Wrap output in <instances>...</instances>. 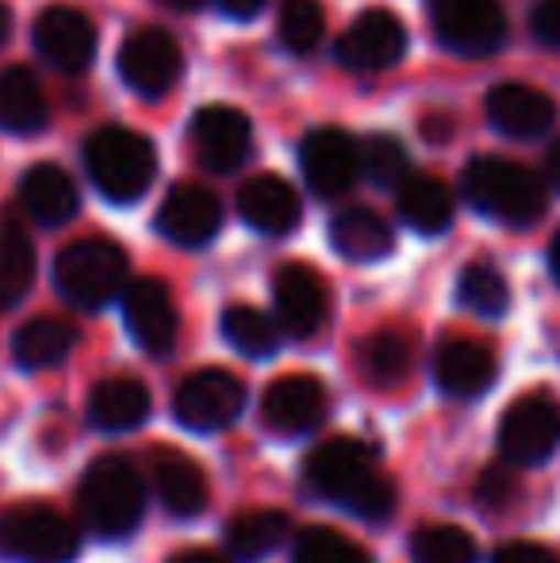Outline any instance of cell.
<instances>
[{"instance_id": "cell-6", "label": "cell", "mask_w": 560, "mask_h": 563, "mask_svg": "<svg viewBox=\"0 0 560 563\" xmlns=\"http://www.w3.org/2000/svg\"><path fill=\"white\" fill-rule=\"evenodd\" d=\"M81 533L74 521L43 503H23L0 514V556L15 563H74Z\"/></svg>"}, {"instance_id": "cell-9", "label": "cell", "mask_w": 560, "mask_h": 563, "mask_svg": "<svg viewBox=\"0 0 560 563\" xmlns=\"http://www.w3.org/2000/svg\"><path fill=\"white\" fill-rule=\"evenodd\" d=\"M246 407V387L227 368H200L180 379L173 395V418L193 433H219L234 426Z\"/></svg>"}, {"instance_id": "cell-16", "label": "cell", "mask_w": 560, "mask_h": 563, "mask_svg": "<svg viewBox=\"0 0 560 563\" xmlns=\"http://www.w3.org/2000/svg\"><path fill=\"white\" fill-rule=\"evenodd\" d=\"M123 322H128L131 338L150 356H165L177 345V303H173L169 288L162 280H154V276H142V280L128 284V291H123Z\"/></svg>"}, {"instance_id": "cell-36", "label": "cell", "mask_w": 560, "mask_h": 563, "mask_svg": "<svg viewBox=\"0 0 560 563\" xmlns=\"http://www.w3.org/2000/svg\"><path fill=\"white\" fill-rule=\"evenodd\" d=\"M415 563H476V541L461 526H422L411 537Z\"/></svg>"}, {"instance_id": "cell-45", "label": "cell", "mask_w": 560, "mask_h": 563, "mask_svg": "<svg viewBox=\"0 0 560 563\" xmlns=\"http://www.w3.org/2000/svg\"><path fill=\"white\" fill-rule=\"evenodd\" d=\"M549 268H553V276L560 280V230L553 234V242H549Z\"/></svg>"}, {"instance_id": "cell-33", "label": "cell", "mask_w": 560, "mask_h": 563, "mask_svg": "<svg viewBox=\"0 0 560 563\" xmlns=\"http://www.w3.org/2000/svg\"><path fill=\"white\" fill-rule=\"evenodd\" d=\"M457 299L480 319H499L510 307V288L492 265H469L457 280Z\"/></svg>"}, {"instance_id": "cell-30", "label": "cell", "mask_w": 560, "mask_h": 563, "mask_svg": "<svg viewBox=\"0 0 560 563\" xmlns=\"http://www.w3.org/2000/svg\"><path fill=\"white\" fill-rule=\"evenodd\" d=\"M358 361L369 384L392 387L411 368V341H407V334H399V330H376V334L361 341Z\"/></svg>"}, {"instance_id": "cell-31", "label": "cell", "mask_w": 560, "mask_h": 563, "mask_svg": "<svg viewBox=\"0 0 560 563\" xmlns=\"http://www.w3.org/2000/svg\"><path fill=\"white\" fill-rule=\"evenodd\" d=\"M35 280V245L23 227L4 223L0 230V307H15Z\"/></svg>"}, {"instance_id": "cell-43", "label": "cell", "mask_w": 560, "mask_h": 563, "mask_svg": "<svg viewBox=\"0 0 560 563\" xmlns=\"http://www.w3.org/2000/svg\"><path fill=\"white\" fill-rule=\"evenodd\" d=\"M546 169H549V180L560 188V139L549 146V157H546Z\"/></svg>"}, {"instance_id": "cell-34", "label": "cell", "mask_w": 560, "mask_h": 563, "mask_svg": "<svg viewBox=\"0 0 560 563\" xmlns=\"http://www.w3.org/2000/svg\"><path fill=\"white\" fill-rule=\"evenodd\" d=\"M277 35L292 54H311L327 35V12L319 0H284L277 15Z\"/></svg>"}, {"instance_id": "cell-42", "label": "cell", "mask_w": 560, "mask_h": 563, "mask_svg": "<svg viewBox=\"0 0 560 563\" xmlns=\"http://www.w3.org/2000/svg\"><path fill=\"white\" fill-rule=\"evenodd\" d=\"M169 563H231V560L219 556V552H211V549H188V552H177Z\"/></svg>"}, {"instance_id": "cell-7", "label": "cell", "mask_w": 560, "mask_h": 563, "mask_svg": "<svg viewBox=\"0 0 560 563\" xmlns=\"http://www.w3.org/2000/svg\"><path fill=\"white\" fill-rule=\"evenodd\" d=\"M503 464L510 467H538L560 445V407L549 391L523 395L507 407L495 433Z\"/></svg>"}, {"instance_id": "cell-8", "label": "cell", "mask_w": 560, "mask_h": 563, "mask_svg": "<svg viewBox=\"0 0 560 563\" xmlns=\"http://www.w3.org/2000/svg\"><path fill=\"white\" fill-rule=\"evenodd\" d=\"M433 35L461 58H492L507 43V12L499 0H426Z\"/></svg>"}, {"instance_id": "cell-27", "label": "cell", "mask_w": 560, "mask_h": 563, "mask_svg": "<svg viewBox=\"0 0 560 563\" xmlns=\"http://www.w3.org/2000/svg\"><path fill=\"white\" fill-rule=\"evenodd\" d=\"M77 345V330L74 322L66 319H54V314H43V319H31L15 330L12 338V356L20 368H54L62 364Z\"/></svg>"}, {"instance_id": "cell-41", "label": "cell", "mask_w": 560, "mask_h": 563, "mask_svg": "<svg viewBox=\"0 0 560 563\" xmlns=\"http://www.w3.org/2000/svg\"><path fill=\"white\" fill-rule=\"evenodd\" d=\"M219 8H223L227 15H234V20H250V15L262 12L265 0H219Z\"/></svg>"}, {"instance_id": "cell-22", "label": "cell", "mask_w": 560, "mask_h": 563, "mask_svg": "<svg viewBox=\"0 0 560 563\" xmlns=\"http://www.w3.org/2000/svg\"><path fill=\"white\" fill-rule=\"evenodd\" d=\"M487 119H492V126L499 134L534 139V134H541L557 119V104H553V97H546V92L534 89V85L507 81L487 92Z\"/></svg>"}, {"instance_id": "cell-20", "label": "cell", "mask_w": 560, "mask_h": 563, "mask_svg": "<svg viewBox=\"0 0 560 563\" xmlns=\"http://www.w3.org/2000/svg\"><path fill=\"white\" fill-rule=\"evenodd\" d=\"M495 353L480 341H446L433 356V384L449 399H480L495 384Z\"/></svg>"}, {"instance_id": "cell-29", "label": "cell", "mask_w": 560, "mask_h": 563, "mask_svg": "<svg viewBox=\"0 0 560 563\" xmlns=\"http://www.w3.org/2000/svg\"><path fill=\"white\" fill-rule=\"evenodd\" d=\"M399 219L419 234H441L453 223V192L438 177H407L399 185Z\"/></svg>"}, {"instance_id": "cell-19", "label": "cell", "mask_w": 560, "mask_h": 563, "mask_svg": "<svg viewBox=\"0 0 560 563\" xmlns=\"http://www.w3.org/2000/svg\"><path fill=\"white\" fill-rule=\"evenodd\" d=\"M239 216L246 219V227H254L257 234L284 238L299 227V196L277 173H257L239 188Z\"/></svg>"}, {"instance_id": "cell-21", "label": "cell", "mask_w": 560, "mask_h": 563, "mask_svg": "<svg viewBox=\"0 0 560 563\" xmlns=\"http://www.w3.org/2000/svg\"><path fill=\"white\" fill-rule=\"evenodd\" d=\"M150 475L162 506L173 518H196L208 506V475L196 460H188L177 449H154L150 452Z\"/></svg>"}, {"instance_id": "cell-24", "label": "cell", "mask_w": 560, "mask_h": 563, "mask_svg": "<svg viewBox=\"0 0 560 563\" xmlns=\"http://www.w3.org/2000/svg\"><path fill=\"white\" fill-rule=\"evenodd\" d=\"M150 415V391L135 376H108L89 391V422L105 433L139 430Z\"/></svg>"}, {"instance_id": "cell-1", "label": "cell", "mask_w": 560, "mask_h": 563, "mask_svg": "<svg viewBox=\"0 0 560 563\" xmlns=\"http://www.w3.org/2000/svg\"><path fill=\"white\" fill-rule=\"evenodd\" d=\"M304 479L319 498L345 506L361 521H388L396 510V483L376 472L373 449L353 438L322 441L304 460Z\"/></svg>"}, {"instance_id": "cell-3", "label": "cell", "mask_w": 560, "mask_h": 563, "mask_svg": "<svg viewBox=\"0 0 560 563\" xmlns=\"http://www.w3.org/2000/svg\"><path fill=\"white\" fill-rule=\"evenodd\" d=\"M77 506H81V521L89 526V533L105 541L131 537L146 510V487H142L139 467L128 456H100L77 487Z\"/></svg>"}, {"instance_id": "cell-40", "label": "cell", "mask_w": 560, "mask_h": 563, "mask_svg": "<svg viewBox=\"0 0 560 563\" xmlns=\"http://www.w3.org/2000/svg\"><path fill=\"white\" fill-rule=\"evenodd\" d=\"M492 563H560L553 549L538 541H507L492 552Z\"/></svg>"}, {"instance_id": "cell-12", "label": "cell", "mask_w": 560, "mask_h": 563, "mask_svg": "<svg viewBox=\"0 0 560 563\" xmlns=\"http://www.w3.org/2000/svg\"><path fill=\"white\" fill-rule=\"evenodd\" d=\"M273 303H277V327L288 338L307 341L327 327L330 314V291L315 268L299 265H281L273 276Z\"/></svg>"}, {"instance_id": "cell-23", "label": "cell", "mask_w": 560, "mask_h": 563, "mask_svg": "<svg viewBox=\"0 0 560 563\" xmlns=\"http://www.w3.org/2000/svg\"><path fill=\"white\" fill-rule=\"evenodd\" d=\"M20 203L35 223L43 227H62L77 216V185L66 169L58 165L43 162V165H31L20 180Z\"/></svg>"}, {"instance_id": "cell-25", "label": "cell", "mask_w": 560, "mask_h": 563, "mask_svg": "<svg viewBox=\"0 0 560 563\" xmlns=\"http://www.w3.org/2000/svg\"><path fill=\"white\" fill-rule=\"evenodd\" d=\"M288 533H292V521L281 510H242L223 529L227 552L239 563H257L273 556L277 549H284Z\"/></svg>"}, {"instance_id": "cell-11", "label": "cell", "mask_w": 560, "mask_h": 563, "mask_svg": "<svg viewBox=\"0 0 560 563\" xmlns=\"http://www.w3.org/2000/svg\"><path fill=\"white\" fill-rule=\"evenodd\" d=\"M185 74V54L177 38L162 27H139L120 46V77L146 100H157Z\"/></svg>"}, {"instance_id": "cell-32", "label": "cell", "mask_w": 560, "mask_h": 563, "mask_svg": "<svg viewBox=\"0 0 560 563\" xmlns=\"http://www.w3.org/2000/svg\"><path fill=\"white\" fill-rule=\"evenodd\" d=\"M223 338L239 349L242 356H273L281 349V327L265 311L246 303L227 307L223 314Z\"/></svg>"}, {"instance_id": "cell-46", "label": "cell", "mask_w": 560, "mask_h": 563, "mask_svg": "<svg viewBox=\"0 0 560 563\" xmlns=\"http://www.w3.org/2000/svg\"><path fill=\"white\" fill-rule=\"evenodd\" d=\"M4 35H8V8L0 4V43H4Z\"/></svg>"}, {"instance_id": "cell-38", "label": "cell", "mask_w": 560, "mask_h": 563, "mask_svg": "<svg viewBox=\"0 0 560 563\" xmlns=\"http://www.w3.org/2000/svg\"><path fill=\"white\" fill-rule=\"evenodd\" d=\"M476 495H480V503H484L487 510L510 506V498L518 495V475H515V467H510V464L487 467V472L480 475V483H476Z\"/></svg>"}, {"instance_id": "cell-15", "label": "cell", "mask_w": 560, "mask_h": 563, "mask_svg": "<svg viewBox=\"0 0 560 563\" xmlns=\"http://www.w3.org/2000/svg\"><path fill=\"white\" fill-rule=\"evenodd\" d=\"M35 46L62 74H85L97 58V27L77 8L54 4L35 20Z\"/></svg>"}, {"instance_id": "cell-2", "label": "cell", "mask_w": 560, "mask_h": 563, "mask_svg": "<svg viewBox=\"0 0 560 563\" xmlns=\"http://www.w3.org/2000/svg\"><path fill=\"white\" fill-rule=\"evenodd\" d=\"M461 188L480 216L507 227L538 223L549 203L541 177L507 157H472L461 173Z\"/></svg>"}, {"instance_id": "cell-18", "label": "cell", "mask_w": 560, "mask_h": 563, "mask_svg": "<svg viewBox=\"0 0 560 563\" xmlns=\"http://www.w3.org/2000/svg\"><path fill=\"white\" fill-rule=\"evenodd\" d=\"M223 227V203L200 185H177L157 211V230L177 245H208Z\"/></svg>"}, {"instance_id": "cell-37", "label": "cell", "mask_w": 560, "mask_h": 563, "mask_svg": "<svg viewBox=\"0 0 560 563\" xmlns=\"http://www.w3.org/2000/svg\"><path fill=\"white\" fill-rule=\"evenodd\" d=\"M361 173L373 177L376 185L392 188L407 180V150L396 134H373V139L361 146Z\"/></svg>"}, {"instance_id": "cell-26", "label": "cell", "mask_w": 560, "mask_h": 563, "mask_svg": "<svg viewBox=\"0 0 560 563\" xmlns=\"http://www.w3.org/2000/svg\"><path fill=\"white\" fill-rule=\"evenodd\" d=\"M330 245L350 261H381L392 253V227L373 208H342L330 219Z\"/></svg>"}, {"instance_id": "cell-10", "label": "cell", "mask_w": 560, "mask_h": 563, "mask_svg": "<svg viewBox=\"0 0 560 563\" xmlns=\"http://www.w3.org/2000/svg\"><path fill=\"white\" fill-rule=\"evenodd\" d=\"M299 169L315 196L338 200L358 185L361 173V146L338 126H315L299 142Z\"/></svg>"}, {"instance_id": "cell-28", "label": "cell", "mask_w": 560, "mask_h": 563, "mask_svg": "<svg viewBox=\"0 0 560 563\" xmlns=\"http://www.w3.org/2000/svg\"><path fill=\"white\" fill-rule=\"evenodd\" d=\"M46 97L35 74L12 66L0 74V126L12 134H35L46 126Z\"/></svg>"}, {"instance_id": "cell-17", "label": "cell", "mask_w": 560, "mask_h": 563, "mask_svg": "<svg viewBox=\"0 0 560 563\" xmlns=\"http://www.w3.org/2000/svg\"><path fill=\"white\" fill-rule=\"evenodd\" d=\"M193 146L208 173H234L250 157L254 131L239 108L208 104L193 119Z\"/></svg>"}, {"instance_id": "cell-4", "label": "cell", "mask_w": 560, "mask_h": 563, "mask_svg": "<svg viewBox=\"0 0 560 563\" xmlns=\"http://www.w3.org/2000/svg\"><path fill=\"white\" fill-rule=\"evenodd\" d=\"M85 169L100 196L112 203H135L157 173V154L146 134H135L128 126H100L85 142Z\"/></svg>"}, {"instance_id": "cell-13", "label": "cell", "mask_w": 560, "mask_h": 563, "mask_svg": "<svg viewBox=\"0 0 560 563\" xmlns=\"http://www.w3.org/2000/svg\"><path fill=\"white\" fill-rule=\"evenodd\" d=\"M327 387L315 376H307V372H292V376L273 379L262 395V422L273 433H281V438H304V433L319 430L327 422Z\"/></svg>"}, {"instance_id": "cell-5", "label": "cell", "mask_w": 560, "mask_h": 563, "mask_svg": "<svg viewBox=\"0 0 560 563\" xmlns=\"http://www.w3.org/2000/svg\"><path fill=\"white\" fill-rule=\"evenodd\" d=\"M128 253L108 238H81L69 242L54 261V288L74 307L97 311L128 291Z\"/></svg>"}, {"instance_id": "cell-35", "label": "cell", "mask_w": 560, "mask_h": 563, "mask_svg": "<svg viewBox=\"0 0 560 563\" xmlns=\"http://www.w3.org/2000/svg\"><path fill=\"white\" fill-rule=\"evenodd\" d=\"M292 563H373L358 541H350L345 533L330 526H311L296 537L292 549Z\"/></svg>"}, {"instance_id": "cell-14", "label": "cell", "mask_w": 560, "mask_h": 563, "mask_svg": "<svg viewBox=\"0 0 560 563\" xmlns=\"http://www.w3.org/2000/svg\"><path fill=\"white\" fill-rule=\"evenodd\" d=\"M404 54H407V31L399 23V15L384 12V8L361 12L350 23V31L338 38V62L345 69H353V74H381V69L396 66Z\"/></svg>"}, {"instance_id": "cell-39", "label": "cell", "mask_w": 560, "mask_h": 563, "mask_svg": "<svg viewBox=\"0 0 560 563\" xmlns=\"http://www.w3.org/2000/svg\"><path fill=\"white\" fill-rule=\"evenodd\" d=\"M530 31L538 35V43L560 51V0H534Z\"/></svg>"}, {"instance_id": "cell-44", "label": "cell", "mask_w": 560, "mask_h": 563, "mask_svg": "<svg viewBox=\"0 0 560 563\" xmlns=\"http://www.w3.org/2000/svg\"><path fill=\"white\" fill-rule=\"evenodd\" d=\"M157 4L173 8V12H196V8H204L208 0H157Z\"/></svg>"}]
</instances>
